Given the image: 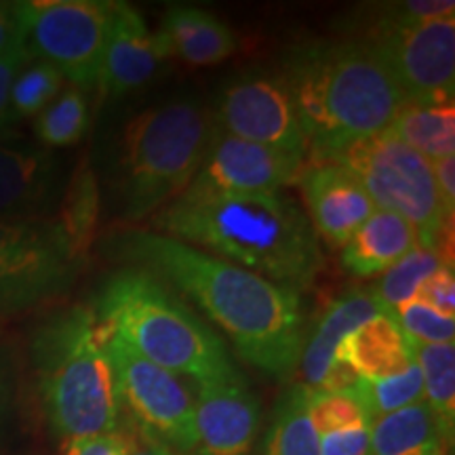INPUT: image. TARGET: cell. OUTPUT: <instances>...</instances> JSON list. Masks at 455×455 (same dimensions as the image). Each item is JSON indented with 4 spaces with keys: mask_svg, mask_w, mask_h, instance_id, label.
Listing matches in <instances>:
<instances>
[{
    "mask_svg": "<svg viewBox=\"0 0 455 455\" xmlns=\"http://www.w3.org/2000/svg\"><path fill=\"white\" fill-rule=\"evenodd\" d=\"M415 298L439 310L441 315L455 318V276L453 264H443L439 270L426 281Z\"/></svg>",
    "mask_w": 455,
    "mask_h": 455,
    "instance_id": "34",
    "label": "cell"
},
{
    "mask_svg": "<svg viewBox=\"0 0 455 455\" xmlns=\"http://www.w3.org/2000/svg\"><path fill=\"white\" fill-rule=\"evenodd\" d=\"M26 44V28L20 3H0V55Z\"/></svg>",
    "mask_w": 455,
    "mask_h": 455,
    "instance_id": "38",
    "label": "cell"
},
{
    "mask_svg": "<svg viewBox=\"0 0 455 455\" xmlns=\"http://www.w3.org/2000/svg\"><path fill=\"white\" fill-rule=\"evenodd\" d=\"M110 244L118 258L196 301L244 363L278 378L299 365L304 310L291 289L152 230H124Z\"/></svg>",
    "mask_w": 455,
    "mask_h": 455,
    "instance_id": "1",
    "label": "cell"
},
{
    "mask_svg": "<svg viewBox=\"0 0 455 455\" xmlns=\"http://www.w3.org/2000/svg\"><path fill=\"white\" fill-rule=\"evenodd\" d=\"M150 226L295 293L308 289L325 264L308 215L283 192L230 195L190 184Z\"/></svg>",
    "mask_w": 455,
    "mask_h": 455,
    "instance_id": "2",
    "label": "cell"
},
{
    "mask_svg": "<svg viewBox=\"0 0 455 455\" xmlns=\"http://www.w3.org/2000/svg\"><path fill=\"white\" fill-rule=\"evenodd\" d=\"M7 407H9V382H7V371H4V363L0 361V430H3Z\"/></svg>",
    "mask_w": 455,
    "mask_h": 455,
    "instance_id": "40",
    "label": "cell"
},
{
    "mask_svg": "<svg viewBox=\"0 0 455 455\" xmlns=\"http://www.w3.org/2000/svg\"><path fill=\"white\" fill-rule=\"evenodd\" d=\"M198 455H247L259 432V403L241 379L196 384Z\"/></svg>",
    "mask_w": 455,
    "mask_h": 455,
    "instance_id": "16",
    "label": "cell"
},
{
    "mask_svg": "<svg viewBox=\"0 0 455 455\" xmlns=\"http://www.w3.org/2000/svg\"><path fill=\"white\" fill-rule=\"evenodd\" d=\"M118 432H121L124 441V453L127 455H178L167 443H163L155 435L140 428L131 418L118 426Z\"/></svg>",
    "mask_w": 455,
    "mask_h": 455,
    "instance_id": "36",
    "label": "cell"
},
{
    "mask_svg": "<svg viewBox=\"0 0 455 455\" xmlns=\"http://www.w3.org/2000/svg\"><path fill=\"white\" fill-rule=\"evenodd\" d=\"M284 81L291 89L310 161H331L355 141L382 133L405 93L363 41H318L295 49Z\"/></svg>",
    "mask_w": 455,
    "mask_h": 455,
    "instance_id": "3",
    "label": "cell"
},
{
    "mask_svg": "<svg viewBox=\"0 0 455 455\" xmlns=\"http://www.w3.org/2000/svg\"><path fill=\"white\" fill-rule=\"evenodd\" d=\"M110 329L93 306H72L38 327L32 341L49 424L66 441L116 432L121 395L110 355Z\"/></svg>",
    "mask_w": 455,
    "mask_h": 455,
    "instance_id": "4",
    "label": "cell"
},
{
    "mask_svg": "<svg viewBox=\"0 0 455 455\" xmlns=\"http://www.w3.org/2000/svg\"><path fill=\"white\" fill-rule=\"evenodd\" d=\"M338 361L352 367L361 379H384L415 365L411 339L390 315L375 316L352 331L338 348Z\"/></svg>",
    "mask_w": 455,
    "mask_h": 455,
    "instance_id": "20",
    "label": "cell"
},
{
    "mask_svg": "<svg viewBox=\"0 0 455 455\" xmlns=\"http://www.w3.org/2000/svg\"><path fill=\"white\" fill-rule=\"evenodd\" d=\"M310 388L295 384L278 401L268 436L264 443V455H321L318 435L312 426Z\"/></svg>",
    "mask_w": 455,
    "mask_h": 455,
    "instance_id": "24",
    "label": "cell"
},
{
    "mask_svg": "<svg viewBox=\"0 0 455 455\" xmlns=\"http://www.w3.org/2000/svg\"><path fill=\"white\" fill-rule=\"evenodd\" d=\"M363 43L379 55L407 101H453L455 15L409 24L382 7Z\"/></svg>",
    "mask_w": 455,
    "mask_h": 455,
    "instance_id": "10",
    "label": "cell"
},
{
    "mask_svg": "<svg viewBox=\"0 0 455 455\" xmlns=\"http://www.w3.org/2000/svg\"><path fill=\"white\" fill-rule=\"evenodd\" d=\"M0 329H3V321H0Z\"/></svg>",
    "mask_w": 455,
    "mask_h": 455,
    "instance_id": "41",
    "label": "cell"
},
{
    "mask_svg": "<svg viewBox=\"0 0 455 455\" xmlns=\"http://www.w3.org/2000/svg\"><path fill=\"white\" fill-rule=\"evenodd\" d=\"M89 123V100L84 91L66 84L61 93L36 116L34 133L47 148H70L84 138Z\"/></svg>",
    "mask_w": 455,
    "mask_h": 455,
    "instance_id": "26",
    "label": "cell"
},
{
    "mask_svg": "<svg viewBox=\"0 0 455 455\" xmlns=\"http://www.w3.org/2000/svg\"><path fill=\"white\" fill-rule=\"evenodd\" d=\"M81 264L57 220L0 218V315L36 308L68 291Z\"/></svg>",
    "mask_w": 455,
    "mask_h": 455,
    "instance_id": "8",
    "label": "cell"
},
{
    "mask_svg": "<svg viewBox=\"0 0 455 455\" xmlns=\"http://www.w3.org/2000/svg\"><path fill=\"white\" fill-rule=\"evenodd\" d=\"M308 411L318 436L327 435V432L373 424V418L369 415L365 403L361 401L355 388L310 390Z\"/></svg>",
    "mask_w": 455,
    "mask_h": 455,
    "instance_id": "31",
    "label": "cell"
},
{
    "mask_svg": "<svg viewBox=\"0 0 455 455\" xmlns=\"http://www.w3.org/2000/svg\"><path fill=\"white\" fill-rule=\"evenodd\" d=\"M355 390L373 419L424 401V379L418 363L392 378L358 379Z\"/></svg>",
    "mask_w": 455,
    "mask_h": 455,
    "instance_id": "30",
    "label": "cell"
},
{
    "mask_svg": "<svg viewBox=\"0 0 455 455\" xmlns=\"http://www.w3.org/2000/svg\"><path fill=\"white\" fill-rule=\"evenodd\" d=\"M382 315H388V312L378 304L371 293L363 289H355L333 299L316 321L308 339H304L299 367L306 388L321 390L327 375L338 363V348L344 344V339L355 329Z\"/></svg>",
    "mask_w": 455,
    "mask_h": 455,
    "instance_id": "18",
    "label": "cell"
},
{
    "mask_svg": "<svg viewBox=\"0 0 455 455\" xmlns=\"http://www.w3.org/2000/svg\"><path fill=\"white\" fill-rule=\"evenodd\" d=\"M443 264H449V261L443 259L441 253L418 244L411 251L403 255L401 259L395 261L388 270L382 272V278L375 284L371 295L388 315H392V310L398 308V306L413 299L418 295L419 287Z\"/></svg>",
    "mask_w": 455,
    "mask_h": 455,
    "instance_id": "27",
    "label": "cell"
},
{
    "mask_svg": "<svg viewBox=\"0 0 455 455\" xmlns=\"http://www.w3.org/2000/svg\"><path fill=\"white\" fill-rule=\"evenodd\" d=\"M295 181L316 236L331 247H344L375 212L356 175L339 163L312 161Z\"/></svg>",
    "mask_w": 455,
    "mask_h": 455,
    "instance_id": "14",
    "label": "cell"
},
{
    "mask_svg": "<svg viewBox=\"0 0 455 455\" xmlns=\"http://www.w3.org/2000/svg\"><path fill=\"white\" fill-rule=\"evenodd\" d=\"M93 310L110 333L180 378L241 379L224 339L152 272L127 268L108 276Z\"/></svg>",
    "mask_w": 455,
    "mask_h": 455,
    "instance_id": "5",
    "label": "cell"
},
{
    "mask_svg": "<svg viewBox=\"0 0 455 455\" xmlns=\"http://www.w3.org/2000/svg\"><path fill=\"white\" fill-rule=\"evenodd\" d=\"M215 127L308 161V144L298 110L283 76H244L221 93Z\"/></svg>",
    "mask_w": 455,
    "mask_h": 455,
    "instance_id": "12",
    "label": "cell"
},
{
    "mask_svg": "<svg viewBox=\"0 0 455 455\" xmlns=\"http://www.w3.org/2000/svg\"><path fill=\"white\" fill-rule=\"evenodd\" d=\"M30 51L24 47H17L9 53L0 55V133L9 127V95H11V84H13L15 74L20 72V68L30 60Z\"/></svg>",
    "mask_w": 455,
    "mask_h": 455,
    "instance_id": "35",
    "label": "cell"
},
{
    "mask_svg": "<svg viewBox=\"0 0 455 455\" xmlns=\"http://www.w3.org/2000/svg\"><path fill=\"white\" fill-rule=\"evenodd\" d=\"M318 451L321 455H371V424L321 435Z\"/></svg>",
    "mask_w": 455,
    "mask_h": 455,
    "instance_id": "33",
    "label": "cell"
},
{
    "mask_svg": "<svg viewBox=\"0 0 455 455\" xmlns=\"http://www.w3.org/2000/svg\"><path fill=\"white\" fill-rule=\"evenodd\" d=\"M66 87V78L55 66L30 57L15 74L9 95V123L36 118Z\"/></svg>",
    "mask_w": 455,
    "mask_h": 455,
    "instance_id": "29",
    "label": "cell"
},
{
    "mask_svg": "<svg viewBox=\"0 0 455 455\" xmlns=\"http://www.w3.org/2000/svg\"><path fill=\"white\" fill-rule=\"evenodd\" d=\"M411 344L415 363L422 371L426 403L451 445L455 424V346L415 344V341Z\"/></svg>",
    "mask_w": 455,
    "mask_h": 455,
    "instance_id": "25",
    "label": "cell"
},
{
    "mask_svg": "<svg viewBox=\"0 0 455 455\" xmlns=\"http://www.w3.org/2000/svg\"><path fill=\"white\" fill-rule=\"evenodd\" d=\"M390 316L415 344H453L455 318L441 315L419 298L401 304Z\"/></svg>",
    "mask_w": 455,
    "mask_h": 455,
    "instance_id": "32",
    "label": "cell"
},
{
    "mask_svg": "<svg viewBox=\"0 0 455 455\" xmlns=\"http://www.w3.org/2000/svg\"><path fill=\"white\" fill-rule=\"evenodd\" d=\"M110 355L129 418L180 453L196 451L195 396L180 375L138 355L112 333Z\"/></svg>",
    "mask_w": 455,
    "mask_h": 455,
    "instance_id": "11",
    "label": "cell"
},
{
    "mask_svg": "<svg viewBox=\"0 0 455 455\" xmlns=\"http://www.w3.org/2000/svg\"><path fill=\"white\" fill-rule=\"evenodd\" d=\"M60 190V167L41 148L0 146V218H43Z\"/></svg>",
    "mask_w": 455,
    "mask_h": 455,
    "instance_id": "17",
    "label": "cell"
},
{
    "mask_svg": "<svg viewBox=\"0 0 455 455\" xmlns=\"http://www.w3.org/2000/svg\"><path fill=\"white\" fill-rule=\"evenodd\" d=\"M215 121L192 100L150 108L124 127L116 161V198L123 220L155 218L178 198L198 169Z\"/></svg>",
    "mask_w": 455,
    "mask_h": 455,
    "instance_id": "6",
    "label": "cell"
},
{
    "mask_svg": "<svg viewBox=\"0 0 455 455\" xmlns=\"http://www.w3.org/2000/svg\"><path fill=\"white\" fill-rule=\"evenodd\" d=\"M388 131L430 163L453 156V101H405Z\"/></svg>",
    "mask_w": 455,
    "mask_h": 455,
    "instance_id": "23",
    "label": "cell"
},
{
    "mask_svg": "<svg viewBox=\"0 0 455 455\" xmlns=\"http://www.w3.org/2000/svg\"><path fill=\"white\" fill-rule=\"evenodd\" d=\"M331 161L356 175L375 209L405 220L413 226L422 247L441 253V258L449 261L443 253V243L447 230L451 232L453 220L443 209L428 158L418 155L386 129L373 138L355 141Z\"/></svg>",
    "mask_w": 455,
    "mask_h": 455,
    "instance_id": "7",
    "label": "cell"
},
{
    "mask_svg": "<svg viewBox=\"0 0 455 455\" xmlns=\"http://www.w3.org/2000/svg\"><path fill=\"white\" fill-rule=\"evenodd\" d=\"M158 36L169 57H178L188 66H215L236 53L238 38L224 21L209 11L173 4L164 11Z\"/></svg>",
    "mask_w": 455,
    "mask_h": 455,
    "instance_id": "19",
    "label": "cell"
},
{
    "mask_svg": "<svg viewBox=\"0 0 455 455\" xmlns=\"http://www.w3.org/2000/svg\"><path fill=\"white\" fill-rule=\"evenodd\" d=\"M432 173H435V184L439 190L443 209L449 218L453 220L455 213V156L441 158L432 163Z\"/></svg>",
    "mask_w": 455,
    "mask_h": 455,
    "instance_id": "39",
    "label": "cell"
},
{
    "mask_svg": "<svg viewBox=\"0 0 455 455\" xmlns=\"http://www.w3.org/2000/svg\"><path fill=\"white\" fill-rule=\"evenodd\" d=\"M447 443L426 401L382 415L371 424V455H445Z\"/></svg>",
    "mask_w": 455,
    "mask_h": 455,
    "instance_id": "22",
    "label": "cell"
},
{
    "mask_svg": "<svg viewBox=\"0 0 455 455\" xmlns=\"http://www.w3.org/2000/svg\"><path fill=\"white\" fill-rule=\"evenodd\" d=\"M64 455H127L121 432H106V435L81 436V439L66 441Z\"/></svg>",
    "mask_w": 455,
    "mask_h": 455,
    "instance_id": "37",
    "label": "cell"
},
{
    "mask_svg": "<svg viewBox=\"0 0 455 455\" xmlns=\"http://www.w3.org/2000/svg\"><path fill=\"white\" fill-rule=\"evenodd\" d=\"M167 60L163 38L148 28L140 11L127 3H114L98 81L101 93L123 98L146 87Z\"/></svg>",
    "mask_w": 455,
    "mask_h": 455,
    "instance_id": "15",
    "label": "cell"
},
{
    "mask_svg": "<svg viewBox=\"0 0 455 455\" xmlns=\"http://www.w3.org/2000/svg\"><path fill=\"white\" fill-rule=\"evenodd\" d=\"M100 215V192L98 181H95L93 171L83 167L74 175L68 188L64 204H61L60 226L70 238L72 251L78 259H84L89 253L91 243H93L95 224Z\"/></svg>",
    "mask_w": 455,
    "mask_h": 455,
    "instance_id": "28",
    "label": "cell"
},
{
    "mask_svg": "<svg viewBox=\"0 0 455 455\" xmlns=\"http://www.w3.org/2000/svg\"><path fill=\"white\" fill-rule=\"evenodd\" d=\"M20 4L30 55L55 66L74 87H95L110 30L112 0H34Z\"/></svg>",
    "mask_w": 455,
    "mask_h": 455,
    "instance_id": "9",
    "label": "cell"
},
{
    "mask_svg": "<svg viewBox=\"0 0 455 455\" xmlns=\"http://www.w3.org/2000/svg\"><path fill=\"white\" fill-rule=\"evenodd\" d=\"M418 244V235L411 224L396 213L375 209L341 247L339 261L346 272L358 278L378 276Z\"/></svg>",
    "mask_w": 455,
    "mask_h": 455,
    "instance_id": "21",
    "label": "cell"
},
{
    "mask_svg": "<svg viewBox=\"0 0 455 455\" xmlns=\"http://www.w3.org/2000/svg\"><path fill=\"white\" fill-rule=\"evenodd\" d=\"M304 164V158L215 129L192 184L230 195H278L298 180Z\"/></svg>",
    "mask_w": 455,
    "mask_h": 455,
    "instance_id": "13",
    "label": "cell"
}]
</instances>
